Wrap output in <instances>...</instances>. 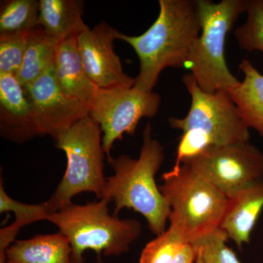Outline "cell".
I'll return each instance as SVG.
<instances>
[{
    "label": "cell",
    "mask_w": 263,
    "mask_h": 263,
    "mask_svg": "<svg viewBox=\"0 0 263 263\" xmlns=\"http://www.w3.org/2000/svg\"><path fill=\"white\" fill-rule=\"evenodd\" d=\"M160 13L141 35L129 36L118 31L117 38L128 43L139 59L140 72L134 86L152 91L164 69L185 68L201 24L196 2L160 0Z\"/></svg>",
    "instance_id": "obj_1"
},
{
    "label": "cell",
    "mask_w": 263,
    "mask_h": 263,
    "mask_svg": "<svg viewBox=\"0 0 263 263\" xmlns=\"http://www.w3.org/2000/svg\"><path fill=\"white\" fill-rule=\"evenodd\" d=\"M164 148L152 137V128L147 123L143 132V145L138 159L122 155L108 157L114 174L106 178L102 198L114 202V215L124 209H133L144 216L154 234L166 230L171 208L168 200L156 183L155 176L163 163Z\"/></svg>",
    "instance_id": "obj_2"
},
{
    "label": "cell",
    "mask_w": 263,
    "mask_h": 263,
    "mask_svg": "<svg viewBox=\"0 0 263 263\" xmlns=\"http://www.w3.org/2000/svg\"><path fill=\"white\" fill-rule=\"evenodd\" d=\"M182 81L191 105L186 117L168 119L171 127L182 131L174 168L209 147L249 141V128L228 90L205 92L191 73L185 74Z\"/></svg>",
    "instance_id": "obj_3"
},
{
    "label": "cell",
    "mask_w": 263,
    "mask_h": 263,
    "mask_svg": "<svg viewBox=\"0 0 263 263\" xmlns=\"http://www.w3.org/2000/svg\"><path fill=\"white\" fill-rule=\"evenodd\" d=\"M108 198L85 205L71 203L50 214L46 220L59 228L72 247L73 263H84L86 251L93 250L102 262V256H119L129 249L141 236L142 226L135 219H119L109 212Z\"/></svg>",
    "instance_id": "obj_4"
},
{
    "label": "cell",
    "mask_w": 263,
    "mask_h": 263,
    "mask_svg": "<svg viewBox=\"0 0 263 263\" xmlns=\"http://www.w3.org/2000/svg\"><path fill=\"white\" fill-rule=\"evenodd\" d=\"M201 32L194 43L186 67L199 87L207 93L229 89L239 85L226 60L227 36L237 19L247 10L248 0H197Z\"/></svg>",
    "instance_id": "obj_5"
},
{
    "label": "cell",
    "mask_w": 263,
    "mask_h": 263,
    "mask_svg": "<svg viewBox=\"0 0 263 263\" xmlns=\"http://www.w3.org/2000/svg\"><path fill=\"white\" fill-rule=\"evenodd\" d=\"M102 138L100 124L87 116L53 139L55 146L65 153L67 167L54 193L44 202L48 216L72 203L79 194L92 193L102 198L106 183Z\"/></svg>",
    "instance_id": "obj_6"
},
{
    "label": "cell",
    "mask_w": 263,
    "mask_h": 263,
    "mask_svg": "<svg viewBox=\"0 0 263 263\" xmlns=\"http://www.w3.org/2000/svg\"><path fill=\"white\" fill-rule=\"evenodd\" d=\"M160 191L171 208L170 224L182 231L188 243L219 229L228 197L187 165L164 173Z\"/></svg>",
    "instance_id": "obj_7"
},
{
    "label": "cell",
    "mask_w": 263,
    "mask_h": 263,
    "mask_svg": "<svg viewBox=\"0 0 263 263\" xmlns=\"http://www.w3.org/2000/svg\"><path fill=\"white\" fill-rule=\"evenodd\" d=\"M181 164L228 198L263 181V152L250 141L209 147Z\"/></svg>",
    "instance_id": "obj_8"
},
{
    "label": "cell",
    "mask_w": 263,
    "mask_h": 263,
    "mask_svg": "<svg viewBox=\"0 0 263 263\" xmlns=\"http://www.w3.org/2000/svg\"><path fill=\"white\" fill-rule=\"evenodd\" d=\"M161 104L157 93L133 87L98 89L89 105V116L100 124L107 157L124 133L133 136L142 118L155 117Z\"/></svg>",
    "instance_id": "obj_9"
},
{
    "label": "cell",
    "mask_w": 263,
    "mask_h": 263,
    "mask_svg": "<svg viewBox=\"0 0 263 263\" xmlns=\"http://www.w3.org/2000/svg\"><path fill=\"white\" fill-rule=\"evenodd\" d=\"M24 89L32 104L39 136H50L54 139L62 132L89 116L87 105L69 98L60 89L53 65Z\"/></svg>",
    "instance_id": "obj_10"
},
{
    "label": "cell",
    "mask_w": 263,
    "mask_h": 263,
    "mask_svg": "<svg viewBox=\"0 0 263 263\" xmlns=\"http://www.w3.org/2000/svg\"><path fill=\"white\" fill-rule=\"evenodd\" d=\"M118 31L105 22L89 29L77 37L78 49L84 70L98 89L133 87L136 79L123 71L114 51Z\"/></svg>",
    "instance_id": "obj_11"
},
{
    "label": "cell",
    "mask_w": 263,
    "mask_h": 263,
    "mask_svg": "<svg viewBox=\"0 0 263 263\" xmlns=\"http://www.w3.org/2000/svg\"><path fill=\"white\" fill-rule=\"evenodd\" d=\"M0 133L22 144L39 136L27 91L14 75H0Z\"/></svg>",
    "instance_id": "obj_12"
},
{
    "label": "cell",
    "mask_w": 263,
    "mask_h": 263,
    "mask_svg": "<svg viewBox=\"0 0 263 263\" xmlns=\"http://www.w3.org/2000/svg\"><path fill=\"white\" fill-rule=\"evenodd\" d=\"M263 210V181L243 189L228 198L219 229L241 249L249 245L251 234Z\"/></svg>",
    "instance_id": "obj_13"
},
{
    "label": "cell",
    "mask_w": 263,
    "mask_h": 263,
    "mask_svg": "<svg viewBox=\"0 0 263 263\" xmlns=\"http://www.w3.org/2000/svg\"><path fill=\"white\" fill-rule=\"evenodd\" d=\"M53 68L62 91L69 98L79 100L89 108L98 88L84 70L78 49L77 37L59 43Z\"/></svg>",
    "instance_id": "obj_14"
},
{
    "label": "cell",
    "mask_w": 263,
    "mask_h": 263,
    "mask_svg": "<svg viewBox=\"0 0 263 263\" xmlns=\"http://www.w3.org/2000/svg\"><path fill=\"white\" fill-rule=\"evenodd\" d=\"M84 2L40 0L39 26L59 43L78 37L90 29L82 18Z\"/></svg>",
    "instance_id": "obj_15"
},
{
    "label": "cell",
    "mask_w": 263,
    "mask_h": 263,
    "mask_svg": "<svg viewBox=\"0 0 263 263\" xmlns=\"http://www.w3.org/2000/svg\"><path fill=\"white\" fill-rule=\"evenodd\" d=\"M70 241L61 233L17 240L6 252V263H73Z\"/></svg>",
    "instance_id": "obj_16"
},
{
    "label": "cell",
    "mask_w": 263,
    "mask_h": 263,
    "mask_svg": "<svg viewBox=\"0 0 263 263\" xmlns=\"http://www.w3.org/2000/svg\"><path fill=\"white\" fill-rule=\"evenodd\" d=\"M239 69L245 79L228 91L249 129L263 138V75L247 59L240 62Z\"/></svg>",
    "instance_id": "obj_17"
},
{
    "label": "cell",
    "mask_w": 263,
    "mask_h": 263,
    "mask_svg": "<svg viewBox=\"0 0 263 263\" xmlns=\"http://www.w3.org/2000/svg\"><path fill=\"white\" fill-rule=\"evenodd\" d=\"M59 43L43 29L35 28L27 33V49L23 63L16 75L24 88L53 65Z\"/></svg>",
    "instance_id": "obj_18"
},
{
    "label": "cell",
    "mask_w": 263,
    "mask_h": 263,
    "mask_svg": "<svg viewBox=\"0 0 263 263\" xmlns=\"http://www.w3.org/2000/svg\"><path fill=\"white\" fill-rule=\"evenodd\" d=\"M40 1L3 2L0 11V34L27 33L39 26Z\"/></svg>",
    "instance_id": "obj_19"
},
{
    "label": "cell",
    "mask_w": 263,
    "mask_h": 263,
    "mask_svg": "<svg viewBox=\"0 0 263 263\" xmlns=\"http://www.w3.org/2000/svg\"><path fill=\"white\" fill-rule=\"evenodd\" d=\"M182 231L175 224L147 243L139 263H174L183 247L187 245Z\"/></svg>",
    "instance_id": "obj_20"
},
{
    "label": "cell",
    "mask_w": 263,
    "mask_h": 263,
    "mask_svg": "<svg viewBox=\"0 0 263 263\" xmlns=\"http://www.w3.org/2000/svg\"><path fill=\"white\" fill-rule=\"evenodd\" d=\"M245 23L235 29L234 35L241 49L263 53V0H248Z\"/></svg>",
    "instance_id": "obj_21"
},
{
    "label": "cell",
    "mask_w": 263,
    "mask_h": 263,
    "mask_svg": "<svg viewBox=\"0 0 263 263\" xmlns=\"http://www.w3.org/2000/svg\"><path fill=\"white\" fill-rule=\"evenodd\" d=\"M3 180L0 183V213H14V222L9 226L10 229L18 233L22 227L28 226L35 221L46 220L48 216L44 202L35 205L25 204L17 201L5 193Z\"/></svg>",
    "instance_id": "obj_22"
},
{
    "label": "cell",
    "mask_w": 263,
    "mask_h": 263,
    "mask_svg": "<svg viewBox=\"0 0 263 263\" xmlns=\"http://www.w3.org/2000/svg\"><path fill=\"white\" fill-rule=\"evenodd\" d=\"M228 235L219 229L192 243L204 263H240L236 254L226 245Z\"/></svg>",
    "instance_id": "obj_23"
},
{
    "label": "cell",
    "mask_w": 263,
    "mask_h": 263,
    "mask_svg": "<svg viewBox=\"0 0 263 263\" xmlns=\"http://www.w3.org/2000/svg\"><path fill=\"white\" fill-rule=\"evenodd\" d=\"M28 32L0 34V75L18 74L27 49Z\"/></svg>",
    "instance_id": "obj_24"
},
{
    "label": "cell",
    "mask_w": 263,
    "mask_h": 263,
    "mask_svg": "<svg viewBox=\"0 0 263 263\" xmlns=\"http://www.w3.org/2000/svg\"><path fill=\"white\" fill-rule=\"evenodd\" d=\"M196 259V251L193 245L187 243L183 247L174 263H193Z\"/></svg>",
    "instance_id": "obj_25"
},
{
    "label": "cell",
    "mask_w": 263,
    "mask_h": 263,
    "mask_svg": "<svg viewBox=\"0 0 263 263\" xmlns=\"http://www.w3.org/2000/svg\"><path fill=\"white\" fill-rule=\"evenodd\" d=\"M195 263H204L203 261H202L201 257H200V256L199 255V254H197V253H196V259H195Z\"/></svg>",
    "instance_id": "obj_26"
}]
</instances>
